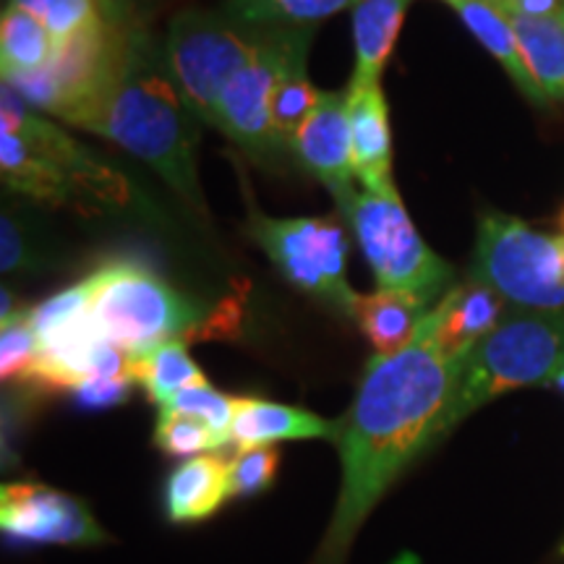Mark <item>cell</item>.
Returning <instances> with one entry per match:
<instances>
[{
	"label": "cell",
	"mask_w": 564,
	"mask_h": 564,
	"mask_svg": "<svg viewBox=\"0 0 564 564\" xmlns=\"http://www.w3.org/2000/svg\"><path fill=\"white\" fill-rule=\"evenodd\" d=\"M457 366L440 350L426 319L408 348L371 358L356 400L337 421L343 486L312 564H345L379 499L415 457L440 442Z\"/></svg>",
	"instance_id": "1"
},
{
	"label": "cell",
	"mask_w": 564,
	"mask_h": 564,
	"mask_svg": "<svg viewBox=\"0 0 564 564\" xmlns=\"http://www.w3.org/2000/svg\"><path fill=\"white\" fill-rule=\"evenodd\" d=\"M91 133L116 141L160 173L192 207H202L196 175L199 116L175 84L167 61H160L150 42L133 30L121 76Z\"/></svg>",
	"instance_id": "2"
},
{
	"label": "cell",
	"mask_w": 564,
	"mask_h": 564,
	"mask_svg": "<svg viewBox=\"0 0 564 564\" xmlns=\"http://www.w3.org/2000/svg\"><path fill=\"white\" fill-rule=\"evenodd\" d=\"M564 369V312L507 308L499 327L457 366L440 440L491 400L523 387H546Z\"/></svg>",
	"instance_id": "3"
},
{
	"label": "cell",
	"mask_w": 564,
	"mask_h": 564,
	"mask_svg": "<svg viewBox=\"0 0 564 564\" xmlns=\"http://www.w3.org/2000/svg\"><path fill=\"white\" fill-rule=\"evenodd\" d=\"M333 196L371 264L379 291L408 293L434 308V301L453 288L455 272L419 236L400 194L358 192L350 183Z\"/></svg>",
	"instance_id": "4"
},
{
	"label": "cell",
	"mask_w": 564,
	"mask_h": 564,
	"mask_svg": "<svg viewBox=\"0 0 564 564\" xmlns=\"http://www.w3.org/2000/svg\"><path fill=\"white\" fill-rule=\"evenodd\" d=\"M131 30L121 21H97L95 26L63 40L51 66L34 74L3 79L32 108L53 112L66 123L95 131L110 89L121 76Z\"/></svg>",
	"instance_id": "5"
},
{
	"label": "cell",
	"mask_w": 564,
	"mask_h": 564,
	"mask_svg": "<svg viewBox=\"0 0 564 564\" xmlns=\"http://www.w3.org/2000/svg\"><path fill=\"white\" fill-rule=\"evenodd\" d=\"M87 285L97 327L129 358L188 335L204 314L199 303L133 262L105 264L87 278Z\"/></svg>",
	"instance_id": "6"
},
{
	"label": "cell",
	"mask_w": 564,
	"mask_h": 564,
	"mask_svg": "<svg viewBox=\"0 0 564 564\" xmlns=\"http://www.w3.org/2000/svg\"><path fill=\"white\" fill-rule=\"evenodd\" d=\"M470 274L514 308L564 312V236L539 232L502 212H486L478 220Z\"/></svg>",
	"instance_id": "7"
},
{
	"label": "cell",
	"mask_w": 564,
	"mask_h": 564,
	"mask_svg": "<svg viewBox=\"0 0 564 564\" xmlns=\"http://www.w3.org/2000/svg\"><path fill=\"white\" fill-rule=\"evenodd\" d=\"M264 30H249L223 11L186 9L167 26L165 61L202 123L217 126V102L238 70L262 45Z\"/></svg>",
	"instance_id": "8"
},
{
	"label": "cell",
	"mask_w": 564,
	"mask_h": 564,
	"mask_svg": "<svg viewBox=\"0 0 564 564\" xmlns=\"http://www.w3.org/2000/svg\"><path fill=\"white\" fill-rule=\"evenodd\" d=\"M40 358L30 384L34 390H74L91 377H123L129 356L105 340L89 306L87 280L32 306Z\"/></svg>",
	"instance_id": "9"
},
{
	"label": "cell",
	"mask_w": 564,
	"mask_h": 564,
	"mask_svg": "<svg viewBox=\"0 0 564 564\" xmlns=\"http://www.w3.org/2000/svg\"><path fill=\"white\" fill-rule=\"evenodd\" d=\"M251 238L295 291L352 316L358 293L348 282L350 241L337 217H267L253 212Z\"/></svg>",
	"instance_id": "10"
},
{
	"label": "cell",
	"mask_w": 564,
	"mask_h": 564,
	"mask_svg": "<svg viewBox=\"0 0 564 564\" xmlns=\"http://www.w3.org/2000/svg\"><path fill=\"white\" fill-rule=\"evenodd\" d=\"M314 30H264L262 45L246 68L238 70L223 89L217 102V126L251 158L267 160L282 152L274 137L270 102L282 70L303 47H308Z\"/></svg>",
	"instance_id": "11"
},
{
	"label": "cell",
	"mask_w": 564,
	"mask_h": 564,
	"mask_svg": "<svg viewBox=\"0 0 564 564\" xmlns=\"http://www.w3.org/2000/svg\"><path fill=\"white\" fill-rule=\"evenodd\" d=\"M0 528L9 544L95 546L110 541L82 499L37 481L3 484Z\"/></svg>",
	"instance_id": "12"
},
{
	"label": "cell",
	"mask_w": 564,
	"mask_h": 564,
	"mask_svg": "<svg viewBox=\"0 0 564 564\" xmlns=\"http://www.w3.org/2000/svg\"><path fill=\"white\" fill-rule=\"evenodd\" d=\"M0 129L17 133L34 152L45 154L82 186L91 207L123 204L129 196L126 181L91 154L87 147L63 133L58 126L42 118L11 84L0 87Z\"/></svg>",
	"instance_id": "13"
},
{
	"label": "cell",
	"mask_w": 564,
	"mask_h": 564,
	"mask_svg": "<svg viewBox=\"0 0 564 564\" xmlns=\"http://www.w3.org/2000/svg\"><path fill=\"white\" fill-rule=\"evenodd\" d=\"M507 308L510 303L502 295L470 274L468 280L455 282L436 301V306L426 314V322L444 356L453 364H460L486 335L499 327Z\"/></svg>",
	"instance_id": "14"
},
{
	"label": "cell",
	"mask_w": 564,
	"mask_h": 564,
	"mask_svg": "<svg viewBox=\"0 0 564 564\" xmlns=\"http://www.w3.org/2000/svg\"><path fill=\"white\" fill-rule=\"evenodd\" d=\"M301 165L314 173L329 192L350 186L352 171L348 91H322L319 102L293 141Z\"/></svg>",
	"instance_id": "15"
},
{
	"label": "cell",
	"mask_w": 564,
	"mask_h": 564,
	"mask_svg": "<svg viewBox=\"0 0 564 564\" xmlns=\"http://www.w3.org/2000/svg\"><path fill=\"white\" fill-rule=\"evenodd\" d=\"M352 171L371 194L398 192L392 183L390 108L382 84H348Z\"/></svg>",
	"instance_id": "16"
},
{
	"label": "cell",
	"mask_w": 564,
	"mask_h": 564,
	"mask_svg": "<svg viewBox=\"0 0 564 564\" xmlns=\"http://www.w3.org/2000/svg\"><path fill=\"white\" fill-rule=\"evenodd\" d=\"M337 421H324L312 411L293 405L270 403L262 398H236V413L230 423V442L238 453L267 447L285 440H333Z\"/></svg>",
	"instance_id": "17"
},
{
	"label": "cell",
	"mask_w": 564,
	"mask_h": 564,
	"mask_svg": "<svg viewBox=\"0 0 564 564\" xmlns=\"http://www.w3.org/2000/svg\"><path fill=\"white\" fill-rule=\"evenodd\" d=\"M230 497V460L223 455H196L167 476L162 502L171 523H202Z\"/></svg>",
	"instance_id": "18"
},
{
	"label": "cell",
	"mask_w": 564,
	"mask_h": 564,
	"mask_svg": "<svg viewBox=\"0 0 564 564\" xmlns=\"http://www.w3.org/2000/svg\"><path fill=\"white\" fill-rule=\"evenodd\" d=\"M0 173H3V183L11 192L32 196L34 202L70 204V207L74 204L79 207L82 202L89 204L79 183L70 178L63 167L47 160L45 154L34 152L17 133L3 129H0Z\"/></svg>",
	"instance_id": "19"
},
{
	"label": "cell",
	"mask_w": 564,
	"mask_h": 564,
	"mask_svg": "<svg viewBox=\"0 0 564 564\" xmlns=\"http://www.w3.org/2000/svg\"><path fill=\"white\" fill-rule=\"evenodd\" d=\"M444 3L453 6L468 32L499 61V66L507 70L514 87L523 91L525 100L535 108H546L549 100L525 66L510 17L494 0H444Z\"/></svg>",
	"instance_id": "20"
},
{
	"label": "cell",
	"mask_w": 564,
	"mask_h": 564,
	"mask_svg": "<svg viewBox=\"0 0 564 564\" xmlns=\"http://www.w3.org/2000/svg\"><path fill=\"white\" fill-rule=\"evenodd\" d=\"M411 0H356L352 11V42H356V70L350 84H377L384 63L390 61L394 42L403 30Z\"/></svg>",
	"instance_id": "21"
},
{
	"label": "cell",
	"mask_w": 564,
	"mask_h": 564,
	"mask_svg": "<svg viewBox=\"0 0 564 564\" xmlns=\"http://www.w3.org/2000/svg\"><path fill=\"white\" fill-rule=\"evenodd\" d=\"M429 312L432 308L423 306L413 295L377 291L358 295L356 306H352V319L358 322L377 356H392V352H400L413 343Z\"/></svg>",
	"instance_id": "22"
},
{
	"label": "cell",
	"mask_w": 564,
	"mask_h": 564,
	"mask_svg": "<svg viewBox=\"0 0 564 564\" xmlns=\"http://www.w3.org/2000/svg\"><path fill=\"white\" fill-rule=\"evenodd\" d=\"M531 76L549 102H564V21L560 17L507 13Z\"/></svg>",
	"instance_id": "23"
},
{
	"label": "cell",
	"mask_w": 564,
	"mask_h": 564,
	"mask_svg": "<svg viewBox=\"0 0 564 564\" xmlns=\"http://www.w3.org/2000/svg\"><path fill=\"white\" fill-rule=\"evenodd\" d=\"M61 42L32 13L6 6L0 19V68L3 79L34 74L51 66Z\"/></svg>",
	"instance_id": "24"
},
{
	"label": "cell",
	"mask_w": 564,
	"mask_h": 564,
	"mask_svg": "<svg viewBox=\"0 0 564 564\" xmlns=\"http://www.w3.org/2000/svg\"><path fill=\"white\" fill-rule=\"evenodd\" d=\"M129 377L160 408L188 387L207 384L202 369L181 340H167L141 356L129 358Z\"/></svg>",
	"instance_id": "25"
},
{
	"label": "cell",
	"mask_w": 564,
	"mask_h": 564,
	"mask_svg": "<svg viewBox=\"0 0 564 564\" xmlns=\"http://www.w3.org/2000/svg\"><path fill=\"white\" fill-rule=\"evenodd\" d=\"M356 0H225L223 13L249 30H314Z\"/></svg>",
	"instance_id": "26"
},
{
	"label": "cell",
	"mask_w": 564,
	"mask_h": 564,
	"mask_svg": "<svg viewBox=\"0 0 564 564\" xmlns=\"http://www.w3.org/2000/svg\"><path fill=\"white\" fill-rule=\"evenodd\" d=\"M306 53L308 47H303V51L293 55L288 68L282 70L278 87L272 91V129L274 137H278L282 144V150H293V141L299 137L301 126L306 123L308 116H312L322 95V91L306 79Z\"/></svg>",
	"instance_id": "27"
},
{
	"label": "cell",
	"mask_w": 564,
	"mask_h": 564,
	"mask_svg": "<svg viewBox=\"0 0 564 564\" xmlns=\"http://www.w3.org/2000/svg\"><path fill=\"white\" fill-rule=\"evenodd\" d=\"M40 358L32 306L17 308L0 319V377L6 384H30Z\"/></svg>",
	"instance_id": "28"
},
{
	"label": "cell",
	"mask_w": 564,
	"mask_h": 564,
	"mask_svg": "<svg viewBox=\"0 0 564 564\" xmlns=\"http://www.w3.org/2000/svg\"><path fill=\"white\" fill-rule=\"evenodd\" d=\"M228 442L209 423L194 415L175 413L171 408H160L158 426H154V447L171 457H192L207 449H220Z\"/></svg>",
	"instance_id": "29"
},
{
	"label": "cell",
	"mask_w": 564,
	"mask_h": 564,
	"mask_svg": "<svg viewBox=\"0 0 564 564\" xmlns=\"http://www.w3.org/2000/svg\"><path fill=\"white\" fill-rule=\"evenodd\" d=\"M9 6L40 19L58 42L70 40L105 19L100 0H11Z\"/></svg>",
	"instance_id": "30"
},
{
	"label": "cell",
	"mask_w": 564,
	"mask_h": 564,
	"mask_svg": "<svg viewBox=\"0 0 564 564\" xmlns=\"http://www.w3.org/2000/svg\"><path fill=\"white\" fill-rule=\"evenodd\" d=\"M162 408H171L175 413L194 415V419L209 423L217 434L230 442V423L232 413H236V398H230V394L212 390L209 384H196L175 394V398L167 400Z\"/></svg>",
	"instance_id": "31"
},
{
	"label": "cell",
	"mask_w": 564,
	"mask_h": 564,
	"mask_svg": "<svg viewBox=\"0 0 564 564\" xmlns=\"http://www.w3.org/2000/svg\"><path fill=\"white\" fill-rule=\"evenodd\" d=\"M280 449L267 444V447L243 449L230 460V491L232 497H257L267 491L278 476Z\"/></svg>",
	"instance_id": "32"
},
{
	"label": "cell",
	"mask_w": 564,
	"mask_h": 564,
	"mask_svg": "<svg viewBox=\"0 0 564 564\" xmlns=\"http://www.w3.org/2000/svg\"><path fill=\"white\" fill-rule=\"evenodd\" d=\"M131 387L133 379L129 373H123V377H91L74 387L70 398L82 411H108V408L123 405L129 400Z\"/></svg>",
	"instance_id": "33"
},
{
	"label": "cell",
	"mask_w": 564,
	"mask_h": 564,
	"mask_svg": "<svg viewBox=\"0 0 564 564\" xmlns=\"http://www.w3.org/2000/svg\"><path fill=\"white\" fill-rule=\"evenodd\" d=\"M32 246L19 228V220L9 212H3V225H0V270L3 274L21 272L32 267Z\"/></svg>",
	"instance_id": "34"
},
{
	"label": "cell",
	"mask_w": 564,
	"mask_h": 564,
	"mask_svg": "<svg viewBox=\"0 0 564 564\" xmlns=\"http://www.w3.org/2000/svg\"><path fill=\"white\" fill-rule=\"evenodd\" d=\"M505 13L520 17H560L564 0H494Z\"/></svg>",
	"instance_id": "35"
},
{
	"label": "cell",
	"mask_w": 564,
	"mask_h": 564,
	"mask_svg": "<svg viewBox=\"0 0 564 564\" xmlns=\"http://www.w3.org/2000/svg\"><path fill=\"white\" fill-rule=\"evenodd\" d=\"M546 387H552V390H556V392H560L562 398H564V369L556 371L554 379H552V382H549Z\"/></svg>",
	"instance_id": "36"
},
{
	"label": "cell",
	"mask_w": 564,
	"mask_h": 564,
	"mask_svg": "<svg viewBox=\"0 0 564 564\" xmlns=\"http://www.w3.org/2000/svg\"><path fill=\"white\" fill-rule=\"evenodd\" d=\"M560 225H562V232H564V209H562V215H560Z\"/></svg>",
	"instance_id": "37"
},
{
	"label": "cell",
	"mask_w": 564,
	"mask_h": 564,
	"mask_svg": "<svg viewBox=\"0 0 564 564\" xmlns=\"http://www.w3.org/2000/svg\"><path fill=\"white\" fill-rule=\"evenodd\" d=\"M562 21H564V6H562Z\"/></svg>",
	"instance_id": "38"
},
{
	"label": "cell",
	"mask_w": 564,
	"mask_h": 564,
	"mask_svg": "<svg viewBox=\"0 0 564 564\" xmlns=\"http://www.w3.org/2000/svg\"><path fill=\"white\" fill-rule=\"evenodd\" d=\"M562 554H564V544H562Z\"/></svg>",
	"instance_id": "39"
}]
</instances>
